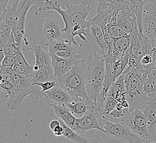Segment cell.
Segmentation results:
<instances>
[{
	"mask_svg": "<svg viewBox=\"0 0 156 143\" xmlns=\"http://www.w3.org/2000/svg\"><path fill=\"white\" fill-rule=\"evenodd\" d=\"M66 9L57 8L55 11L58 12L63 18L65 24L62 29L63 39H66L70 44L78 45L75 42V36H78L80 39L87 43L90 39L91 34V21H87V15L90 12V6L86 5H66Z\"/></svg>",
	"mask_w": 156,
	"mask_h": 143,
	"instance_id": "6da1fadb",
	"label": "cell"
},
{
	"mask_svg": "<svg viewBox=\"0 0 156 143\" xmlns=\"http://www.w3.org/2000/svg\"><path fill=\"white\" fill-rule=\"evenodd\" d=\"M86 56L85 55H81L66 75L55 78L59 85L74 98H89L85 85V73L87 70Z\"/></svg>",
	"mask_w": 156,
	"mask_h": 143,
	"instance_id": "7a4b0ae2",
	"label": "cell"
},
{
	"mask_svg": "<svg viewBox=\"0 0 156 143\" xmlns=\"http://www.w3.org/2000/svg\"><path fill=\"white\" fill-rule=\"evenodd\" d=\"M87 70L85 73L86 91L89 98L96 104L104 88L105 77V59L94 54L86 56Z\"/></svg>",
	"mask_w": 156,
	"mask_h": 143,
	"instance_id": "3957f363",
	"label": "cell"
},
{
	"mask_svg": "<svg viewBox=\"0 0 156 143\" xmlns=\"http://www.w3.org/2000/svg\"><path fill=\"white\" fill-rule=\"evenodd\" d=\"M11 82L14 84L15 89L7 98L9 100L7 102V107L9 110H18L27 96H30L33 100L45 97V93L40 89L41 87L33 83L31 78L14 74Z\"/></svg>",
	"mask_w": 156,
	"mask_h": 143,
	"instance_id": "277c9868",
	"label": "cell"
},
{
	"mask_svg": "<svg viewBox=\"0 0 156 143\" xmlns=\"http://www.w3.org/2000/svg\"><path fill=\"white\" fill-rule=\"evenodd\" d=\"M125 78L126 99L129 102V112L139 108L141 102L147 98L144 91L148 75L144 74L138 66L127 65L122 73Z\"/></svg>",
	"mask_w": 156,
	"mask_h": 143,
	"instance_id": "5b68a950",
	"label": "cell"
},
{
	"mask_svg": "<svg viewBox=\"0 0 156 143\" xmlns=\"http://www.w3.org/2000/svg\"><path fill=\"white\" fill-rule=\"evenodd\" d=\"M102 127L105 129L104 133L111 139V141L144 143L141 138L133 134L129 130L127 125L120 123L112 122L105 118V121L102 123Z\"/></svg>",
	"mask_w": 156,
	"mask_h": 143,
	"instance_id": "8992f818",
	"label": "cell"
},
{
	"mask_svg": "<svg viewBox=\"0 0 156 143\" xmlns=\"http://www.w3.org/2000/svg\"><path fill=\"white\" fill-rule=\"evenodd\" d=\"M147 120L148 134L144 143H156V96L146 98L139 106Z\"/></svg>",
	"mask_w": 156,
	"mask_h": 143,
	"instance_id": "52a82bcc",
	"label": "cell"
},
{
	"mask_svg": "<svg viewBox=\"0 0 156 143\" xmlns=\"http://www.w3.org/2000/svg\"><path fill=\"white\" fill-rule=\"evenodd\" d=\"M129 58V52L118 61L114 62L105 63V77L104 82L103 90L108 92L111 85L117 78L122 75L128 65Z\"/></svg>",
	"mask_w": 156,
	"mask_h": 143,
	"instance_id": "ba28073f",
	"label": "cell"
},
{
	"mask_svg": "<svg viewBox=\"0 0 156 143\" xmlns=\"http://www.w3.org/2000/svg\"><path fill=\"white\" fill-rule=\"evenodd\" d=\"M73 129L80 134H83L87 131L93 129L99 130L102 133L105 132V129L101 125V117L97 108L91 109L83 117L78 118Z\"/></svg>",
	"mask_w": 156,
	"mask_h": 143,
	"instance_id": "9c48e42d",
	"label": "cell"
},
{
	"mask_svg": "<svg viewBox=\"0 0 156 143\" xmlns=\"http://www.w3.org/2000/svg\"><path fill=\"white\" fill-rule=\"evenodd\" d=\"M126 125L133 134L138 135L145 143L148 131L147 120L143 112L139 108L132 111L126 119Z\"/></svg>",
	"mask_w": 156,
	"mask_h": 143,
	"instance_id": "30bf717a",
	"label": "cell"
},
{
	"mask_svg": "<svg viewBox=\"0 0 156 143\" xmlns=\"http://www.w3.org/2000/svg\"><path fill=\"white\" fill-rule=\"evenodd\" d=\"M87 46H90L94 54L104 58L108 53V46L102 29L95 24H91V34Z\"/></svg>",
	"mask_w": 156,
	"mask_h": 143,
	"instance_id": "8fae6325",
	"label": "cell"
},
{
	"mask_svg": "<svg viewBox=\"0 0 156 143\" xmlns=\"http://www.w3.org/2000/svg\"><path fill=\"white\" fill-rule=\"evenodd\" d=\"M46 101L49 106L66 105L72 101L74 98L62 87L58 85L44 92Z\"/></svg>",
	"mask_w": 156,
	"mask_h": 143,
	"instance_id": "7c38bea8",
	"label": "cell"
},
{
	"mask_svg": "<svg viewBox=\"0 0 156 143\" xmlns=\"http://www.w3.org/2000/svg\"><path fill=\"white\" fill-rule=\"evenodd\" d=\"M66 106L73 115L77 118L83 117L91 109L97 108L95 102L89 98H74L72 101Z\"/></svg>",
	"mask_w": 156,
	"mask_h": 143,
	"instance_id": "4fadbf2b",
	"label": "cell"
},
{
	"mask_svg": "<svg viewBox=\"0 0 156 143\" xmlns=\"http://www.w3.org/2000/svg\"><path fill=\"white\" fill-rule=\"evenodd\" d=\"M51 54L52 58L51 66L54 69L55 78L62 77L66 75L81 56L80 54L75 58L66 59L58 56L54 53H51Z\"/></svg>",
	"mask_w": 156,
	"mask_h": 143,
	"instance_id": "5bb4252c",
	"label": "cell"
},
{
	"mask_svg": "<svg viewBox=\"0 0 156 143\" xmlns=\"http://www.w3.org/2000/svg\"><path fill=\"white\" fill-rule=\"evenodd\" d=\"M117 22L129 35L135 27L138 26L137 16L129 8L122 9L118 13Z\"/></svg>",
	"mask_w": 156,
	"mask_h": 143,
	"instance_id": "9a60e30c",
	"label": "cell"
},
{
	"mask_svg": "<svg viewBox=\"0 0 156 143\" xmlns=\"http://www.w3.org/2000/svg\"><path fill=\"white\" fill-rule=\"evenodd\" d=\"M33 4L28 0H23L20 7V14L15 29L13 32L15 41L19 47L21 48L22 41L25 33V23L27 12Z\"/></svg>",
	"mask_w": 156,
	"mask_h": 143,
	"instance_id": "2e32d148",
	"label": "cell"
},
{
	"mask_svg": "<svg viewBox=\"0 0 156 143\" xmlns=\"http://www.w3.org/2000/svg\"><path fill=\"white\" fill-rule=\"evenodd\" d=\"M43 32L46 39L49 41L63 39V32L60 28L59 21L49 18L44 23Z\"/></svg>",
	"mask_w": 156,
	"mask_h": 143,
	"instance_id": "e0dca14e",
	"label": "cell"
},
{
	"mask_svg": "<svg viewBox=\"0 0 156 143\" xmlns=\"http://www.w3.org/2000/svg\"><path fill=\"white\" fill-rule=\"evenodd\" d=\"M117 14L112 9L108 11H102L98 13L90 21L91 24L96 25L101 28L104 27L110 28L112 26L117 25Z\"/></svg>",
	"mask_w": 156,
	"mask_h": 143,
	"instance_id": "ac0fdd59",
	"label": "cell"
},
{
	"mask_svg": "<svg viewBox=\"0 0 156 143\" xmlns=\"http://www.w3.org/2000/svg\"><path fill=\"white\" fill-rule=\"evenodd\" d=\"M18 4H13L11 8H7L1 13L0 21H4L13 32L15 29L20 14L21 8L18 6Z\"/></svg>",
	"mask_w": 156,
	"mask_h": 143,
	"instance_id": "d6986e66",
	"label": "cell"
},
{
	"mask_svg": "<svg viewBox=\"0 0 156 143\" xmlns=\"http://www.w3.org/2000/svg\"><path fill=\"white\" fill-rule=\"evenodd\" d=\"M68 3V0H37L30 9L53 13L56 8L65 7Z\"/></svg>",
	"mask_w": 156,
	"mask_h": 143,
	"instance_id": "ffe728a7",
	"label": "cell"
},
{
	"mask_svg": "<svg viewBox=\"0 0 156 143\" xmlns=\"http://www.w3.org/2000/svg\"><path fill=\"white\" fill-rule=\"evenodd\" d=\"M129 108L123 107L120 102H118L116 107L112 111L111 113L101 118H105L112 122L120 123L121 124L126 125V119L129 115Z\"/></svg>",
	"mask_w": 156,
	"mask_h": 143,
	"instance_id": "44dd1931",
	"label": "cell"
},
{
	"mask_svg": "<svg viewBox=\"0 0 156 143\" xmlns=\"http://www.w3.org/2000/svg\"><path fill=\"white\" fill-rule=\"evenodd\" d=\"M34 54L36 57V64L33 66V70L38 71L39 69L51 65V54L45 52L40 46H36L34 48Z\"/></svg>",
	"mask_w": 156,
	"mask_h": 143,
	"instance_id": "7402d4cb",
	"label": "cell"
},
{
	"mask_svg": "<svg viewBox=\"0 0 156 143\" xmlns=\"http://www.w3.org/2000/svg\"><path fill=\"white\" fill-rule=\"evenodd\" d=\"M155 0H128V5L129 9L133 12L137 18L138 29L143 32L142 13L144 5Z\"/></svg>",
	"mask_w": 156,
	"mask_h": 143,
	"instance_id": "603a6c76",
	"label": "cell"
},
{
	"mask_svg": "<svg viewBox=\"0 0 156 143\" xmlns=\"http://www.w3.org/2000/svg\"><path fill=\"white\" fill-rule=\"evenodd\" d=\"M55 113L70 128L73 129L78 118L74 116L66 105H53Z\"/></svg>",
	"mask_w": 156,
	"mask_h": 143,
	"instance_id": "cb8c5ba5",
	"label": "cell"
},
{
	"mask_svg": "<svg viewBox=\"0 0 156 143\" xmlns=\"http://www.w3.org/2000/svg\"><path fill=\"white\" fill-rule=\"evenodd\" d=\"M31 78L34 84L53 81L55 79L54 69L51 65L40 68L38 71H34Z\"/></svg>",
	"mask_w": 156,
	"mask_h": 143,
	"instance_id": "d4e9b609",
	"label": "cell"
},
{
	"mask_svg": "<svg viewBox=\"0 0 156 143\" xmlns=\"http://www.w3.org/2000/svg\"><path fill=\"white\" fill-rule=\"evenodd\" d=\"M125 93H126V90L125 78L122 74L117 78L114 83L111 85L108 91L107 95L112 96L118 100V99Z\"/></svg>",
	"mask_w": 156,
	"mask_h": 143,
	"instance_id": "484cf974",
	"label": "cell"
},
{
	"mask_svg": "<svg viewBox=\"0 0 156 143\" xmlns=\"http://www.w3.org/2000/svg\"><path fill=\"white\" fill-rule=\"evenodd\" d=\"M144 91L147 98L156 96V68L148 75V78L144 87Z\"/></svg>",
	"mask_w": 156,
	"mask_h": 143,
	"instance_id": "4316f807",
	"label": "cell"
},
{
	"mask_svg": "<svg viewBox=\"0 0 156 143\" xmlns=\"http://www.w3.org/2000/svg\"><path fill=\"white\" fill-rule=\"evenodd\" d=\"M60 122V124L63 126L64 131L63 135L67 139L72 140L74 142L78 143H89L93 141V139L88 140L87 139L82 137L80 135L77 134V132H76L73 129L68 127L62 120Z\"/></svg>",
	"mask_w": 156,
	"mask_h": 143,
	"instance_id": "83f0119b",
	"label": "cell"
},
{
	"mask_svg": "<svg viewBox=\"0 0 156 143\" xmlns=\"http://www.w3.org/2000/svg\"><path fill=\"white\" fill-rule=\"evenodd\" d=\"M138 67L145 75H148L156 68L152 55L144 54L139 61Z\"/></svg>",
	"mask_w": 156,
	"mask_h": 143,
	"instance_id": "f1b7e54d",
	"label": "cell"
},
{
	"mask_svg": "<svg viewBox=\"0 0 156 143\" xmlns=\"http://www.w3.org/2000/svg\"><path fill=\"white\" fill-rule=\"evenodd\" d=\"M118 101L114 98L108 96L102 102L99 108V112L101 117H104L111 113L112 111L114 110L116 107Z\"/></svg>",
	"mask_w": 156,
	"mask_h": 143,
	"instance_id": "f546056e",
	"label": "cell"
},
{
	"mask_svg": "<svg viewBox=\"0 0 156 143\" xmlns=\"http://www.w3.org/2000/svg\"><path fill=\"white\" fill-rule=\"evenodd\" d=\"M48 45L49 52L50 53H54L56 51L69 50L74 48L72 44L64 39L49 41Z\"/></svg>",
	"mask_w": 156,
	"mask_h": 143,
	"instance_id": "4dcf8cb0",
	"label": "cell"
},
{
	"mask_svg": "<svg viewBox=\"0 0 156 143\" xmlns=\"http://www.w3.org/2000/svg\"><path fill=\"white\" fill-rule=\"evenodd\" d=\"M12 32V29L4 21H0V50H2L9 42Z\"/></svg>",
	"mask_w": 156,
	"mask_h": 143,
	"instance_id": "1f68e13d",
	"label": "cell"
},
{
	"mask_svg": "<svg viewBox=\"0 0 156 143\" xmlns=\"http://www.w3.org/2000/svg\"><path fill=\"white\" fill-rule=\"evenodd\" d=\"M14 74L23 75L28 77L31 78L33 75V66H31L29 63L18 64L15 63L12 68Z\"/></svg>",
	"mask_w": 156,
	"mask_h": 143,
	"instance_id": "d6a6232c",
	"label": "cell"
},
{
	"mask_svg": "<svg viewBox=\"0 0 156 143\" xmlns=\"http://www.w3.org/2000/svg\"><path fill=\"white\" fill-rule=\"evenodd\" d=\"M14 73L12 68L1 66L0 68V81H12Z\"/></svg>",
	"mask_w": 156,
	"mask_h": 143,
	"instance_id": "836d02e7",
	"label": "cell"
},
{
	"mask_svg": "<svg viewBox=\"0 0 156 143\" xmlns=\"http://www.w3.org/2000/svg\"><path fill=\"white\" fill-rule=\"evenodd\" d=\"M54 53L56 55H57L58 56L66 59L75 58L80 55L78 54L76 50L74 48L69 50H64L61 51H56Z\"/></svg>",
	"mask_w": 156,
	"mask_h": 143,
	"instance_id": "e575fe53",
	"label": "cell"
},
{
	"mask_svg": "<svg viewBox=\"0 0 156 143\" xmlns=\"http://www.w3.org/2000/svg\"><path fill=\"white\" fill-rule=\"evenodd\" d=\"M0 89L4 92L5 98H7L15 89V85L11 81H0Z\"/></svg>",
	"mask_w": 156,
	"mask_h": 143,
	"instance_id": "d590c367",
	"label": "cell"
},
{
	"mask_svg": "<svg viewBox=\"0 0 156 143\" xmlns=\"http://www.w3.org/2000/svg\"><path fill=\"white\" fill-rule=\"evenodd\" d=\"M98 6L97 8L98 13L102 11H108L113 9V0H98Z\"/></svg>",
	"mask_w": 156,
	"mask_h": 143,
	"instance_id": "8d00e7d4",
	"label": "cell"
},
{
	"mask_svg": "<svg viewBox=\"0 0 156 143\" xmlns=\"http://www.w3.org/2000/svg\"><path fill=\"white\" fill-rule=\"evenodd\" d=\"M110 32L114 39L120 38L124 36L129 35L118 24L110 28Z\"/></svg>",
	"mask_w": 156,
	"mask_h": 143,
	"instance_id": "74e56055",
	"label": "cell"
},
{
	"mask_svg": "<svg viewBox=\"0 0 156 143\" xmlns=\"http://www.w3.org/2000/svg\"><path fill=\"white\" fill-rule=\"evenodd\" d=\"M34 84L41 87L42 91L44 92L47 91H48L49 90L51 89L52 88H53L54 87L59 85L56 79H55L53 81H45V82H43V83H35Z\"/></svg>",
	"mask_w": 156,
	"mask_h": 143,
	"instance_id": "f35d334b",
	"label": "cell"
},
{
	"mask_svg": "<svg viewBox=\"0 0 156 143\" xmlns=\"http://www.w3.org/2000/svg\"><path fill=\"white\" fill-rule=\"evenodd\" d=\"M16 63V56H5L1 62V66L13 68Z\"/></svg>",
	"mask_w": 156,
	"mask_h": 143,
	"instance_id": "ab89813d",
	"label": "cell"
},
{
	"mask_svg": "<svg viewBox=\"0 0 156 143\" xmlns=\"http://www.w3.org/2000/svg\"><path fill=\"white\" fill-rule=\"evenodd\" d=\"M54 135L55 136H57V137H60L62 135H63L64 134V128H63V126L61 125H58L56 128H54V129L52 131Z\"/></svg>",
	"mask_w": 156,
	"mask_h": 143,
	"instance_id": "60d3db41",
	"label": "cell"
},
{
	"mask_svg": "<svg viewBox=\"0 0 156 143\" xmlns=\"http://www.w3.org/2000/svg\"><path fill=\"white\" fill-rule=\"evenodd\" d=\"M151 44H152V48H153L152 56H153V60H154L156 66V38L151 39Z\"/></svg>",
	"mask_w": 156,
	"mask_h": 143,
	"instance_id": "b9f144b4",
	"label": "cell"
},
{
	"mask_svg": "<svg viewBox=\"0 0 156 143\" xmlns=\"http://www.w3.org/2000/svg\"><path fill=\"white\" fill-rule=\"evenodd\" d=\"M59 125H60V121L57 120V119H55V120H53L52 121H51V122L50 123L49 127L51 129V131H53L54 128H56L57 126Z\"/></svg>",
	"mask_w": 156,
	"mask_h": 143,
	"instance_id": "7bdbcfd3",
	"label": "cell"
},
{
	"mask_svg": "<svg viewBox=\"0 0 156 143\" xmlns=\"http://www.w3.org/2000/svg\"><path fill=\"white\" fill-rule=\"evenodd\" d=\"M20 1V0H10L9 2H11V5H12L14 3H19Z\"/></svg>",
	"mask_w": 156,
	"mask_h": 143,
	"instance_id": "ee69618b",
	"label": "cell"
}]
</instances>
